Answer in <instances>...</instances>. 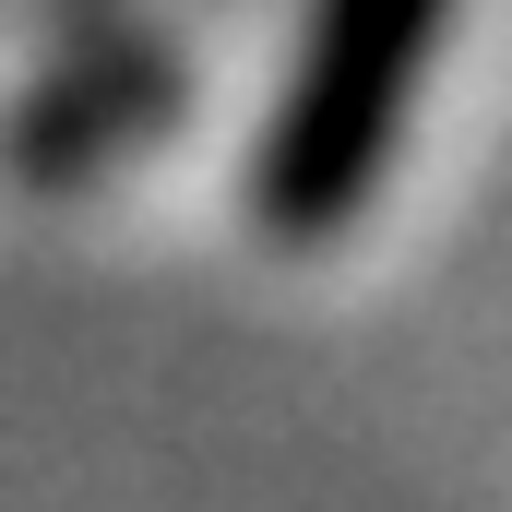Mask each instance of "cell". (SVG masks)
Masks as SVG:
<instances>
[{
  "instance_id": "1",
  "label": "cell",
  "mask_w": 512,
  "mask_h": 512,
  "mask_svg": "<svg viewBox=\"0 0 512 512\" xmlns=\"http://www.w3.org/2000/svg\"><path fill=\"white\" fill-rule=\"evenodd\" d=\"M441 36H453V0H310L298 72L274 84V120L251 143V227L262 239L310 251L393 179Z\"/></svg>"
}]
</instances>
